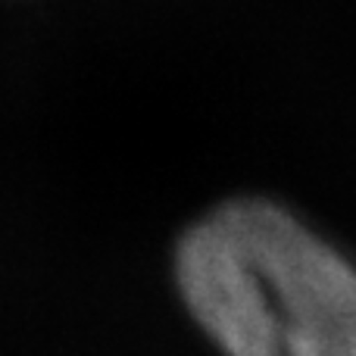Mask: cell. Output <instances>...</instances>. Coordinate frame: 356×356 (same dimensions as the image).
Returning <instances> with one entry per match:
<instances>
[{
  "instance_id": "cell-1",
  "label": "cell",
  "mask_w": 356,
  "mask_h": 356,
  "mask_svg": "<svg viewBox=\"0 0 356 356\" xmlns=\"http://www.w3.org/2000/svg\"><path fill=\"white\" fill-rule=\"evenodd\" d=\"M263 278L284 356H356V269L282 207H219Z\"/></svg>"
},
{
  "instance_id": "cell-2",
  "label": "cell",
  "mask_w": 356,
  "mask_h": 356,
  "mask_svg": "<svg viewBox=\"0 0 356 356\" xmlns=\"http://www.w3.org/2000/svg\"><path fill=\"white\" fill-rule=\"evenodd\" d=\"M175 278L191 316L225 356H284L263 278L219 209L181 238Z\"/></svg>"
}]
</instances>
